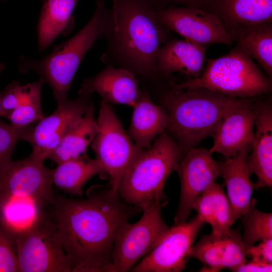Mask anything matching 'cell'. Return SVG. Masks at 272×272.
Listing matches in <instances>:
<instances>
[{
	"instance_id": "cell-1",
	"label": "cell",
	"mask_w": 272,
	"mask_h": 272,
	"mask_svg": "<svg viewBox=\"0 0 272 272\" xmlns=\"http://www.w3.org/2000/svg\"><path fill=\"white\" fill-rule=\"evenodd\" d=\"M51 206V219L74 272H113L117 234L142 212L103 185L91 186L86 198L55 197Z\"/></svg>"
},
{
	"instance_id": "cell-2",
	"label": "cell",
	"mask_w": 272,
	"mask_h": 272,
	"mask_svg": "<svg viewBox=\"0 0 272 272\" xmlns=\"http://www.w3.org/2000/svg\"><path fill=\"white\" fill-rule=\"evenodd\" d=\"M150 0H112L104 36L107 40L106 62L148 78L158 74L156 59L168 40V30Z\"/></svg>"
},
{
	"instance_id": "cell-3",
	"label": "cell",
	"mask_w": 272,
	"mask_h": 272,
	"mask_svg": "<svg viewBox=\"0 0 272 272\" xmlns=\"http://www.w3.org/2000/svg\"><path fill=\"white\" fill-rule=\"evenodd\" d=\"M246 98L203 88L171 89L161 97L168 116L166 131L186 153L212 136L225 116Z\"/></svg>"
},
{
	"instance_id": "cell-4",
	"label": "cell",
	"mask_w": 272,
	"mask_h": 272,
	"mask_svg": "<svg viewBox=\"0 0 272 272\" xmlns=\"http://www.w3.org/2000/svg\"><path fill=\"white\" fill-rule=\"evenodd\" d=\"M185 154L166 130L162 132L124 173L117 189L120 198L143 212L165 206L166 181Z\"/></svg>"
},
{
	"instance_id": "cell-5",
	"label": "cell",
	"mask_w": 272,
	"mask_h": 272,
	"mask_svg": "<svg viewBox=\"0 0 272 272\" xmlns=\"http://www.w3.org/2000/svg\"><path fill=\"white\" fill-rule=\"evenodd\" d=\"M95 12L88 22L76 34L56 47L45 57L34 60L19 59L23 73L33 71L51 88L57 103L67 99L75 74L87 52L104 36L108 10L104 0H96Z\"/></svg>"
},
{
	"instance_id": "cell-6",
	"label": "cell",
	"mask_w": 272,
	"mask_h": 272,
	"mask_svg": "<svg viewBox=\"0 0 272 272\" xmlns=\"http://www.w3.org/2000/svg\"><path fill=\"white\" fill-rule=\"evenodd\" d=\"M206 61L199 77L181 83L170 81L171 88H203L241 98L258 97L271 91V79L238 45L226 55Z\"/></svg>"
},
{
	"instance_id": "cell-7",
	"label": "cell",
	"mask_w": 272,
	"mask_h": 272,
	"mask_svg": "<svg viewBox=\"0 0 272 272\" xmlns=\"http://www.w3.org/2000/svg\"><path fill=\"white\" fill-rule=\"evenodd\" d=\"M98 131L91 147L109 179V186L117 189L124 173L143 149L130 139L110 104L102 99L97 119Z\"/></svg>"
},
{
	"instance_id": "cell-8",
	"label": "cell",
	"mask_w": 272,
	"mask_h": 272,
	"mask_svg": "<svg viewBox=\"0 0 272 272\" xmlns=\"http://www.w3.org/2000/svg\"><path fill=\"white\" fill-rule=\"evenodd\" d=\"M19 272H70L71 261L50 218L41 214L16 237Z\"/></svg>"
},
{
	"instance_id": "cell-9",
	"label": "cell",
	"mask_w": 272,
	"mask_h": 272,
	"mask_svg": "<svg viewBox=\"0 0 272 272\" xmlns=\"http://www.w3.org/2000/svg\"><path fill=\"white\" fill-rule=\"evenodd\" d=\"M161 209L144 211L138 221H128L121 227L112 254L113 272L130 271L163 239L170 227L163 221Z\"/></svg>"
},
{
	"instance_id": "cell-10",
	"label": "cell",
	"mask_w": 272,
	"mask_h": 272,
	"mask_svg": "<svg viewBox=\"0 0 272 272\" xmlns=\"http://www.w3.org/2000/svg\"><path fill=\"white\" fill-rule=\"evenodd\" d=\"M44 161L31 153L24 159L11 160L0 168V204L19 196L33 199L42 208L51 206L55 198L52 170L44 166Z\"/></svg>"
},
{
	"instance_id": "cell-11",
	"label": "cell",
	"mask_w": 272,
	"mask_h": 272,
	"mask_svg": "<svg viewBox=\"0 0 272 272\" xmlns=\"http://www.w3.org/2000/svg\"><path fill=\"white\" fill-rule=\"evenodd\" d=\"M204 223L198 215L189 222L175 223L160 242L130 271H181L191 257L194 241Z\"/></svg>"
},
{
	"instance_id": "cell-12",
	"label": "cell",
	"mask_w": 272,
	"mask_h": 272,
	"mask_svg": "<svg viewBox=\"0 0 272 272\" xmlns=\"http://www.w3.org/2000/svg\"><path fill=\"white\" fill-rule=\"evenodd\" d=\"M91 96L79 91L77 98L58 103L51 115L29 128L22 140L31 144V153L46 159L64 135L82 120L92 102Z\"/></svg>"
},
{
	"instance_id": "cell-13",
	"label": "cell",
	"mask_w": 272,
	"mask_h": 272,
	"mask_svg": "<svg viewBox=\"0 0 272 272\" xmlns=\"http://www.w3.org/2000/svg\"><path fill=\"white\" fill-rule=\"evenodd\" d=\"M212 154L210 149L194 148L186 152L176 166L181 190L175 223L186 221L197 199L220 176L218 162Z\"/></svg>"
},
{
	"instance_id": "cell-14",
	"label": "cell",
	"mask_w": 272,
	"mask_h": 272,
	"mask_svg": "<svg viewBox=\"0 0 272 272\" xmlns=\"http://www.w3.org/2000/svg\"><path fill=\"white\" fill-rule=\"evenodd\" d=\"M159 18L169 31L185 39L206 46L233 42L219 18L205 10L189 7L169 6L158 10Z\"/></svg>"
},
{
	"instance_id": "cell-15",
	"label": "cell",
	"mask_w": 272,
	"mask_h": 272,
	"mask_svg": "<svg viewBox=\"0 0 272 272\" xmlns=\"http://www.w3.org/2000/svg\"><path fill=\"white\" fill-rule=\"evenodd\" d=\"M257 97L247 98L223 118L212 136L211 152L232 157L246 146H252L256 115Z\"/></svg>"
},
{
	"instance_id": "cell-16",
	"label": "cell",
	"mask_w": 272,
	"mask_h": 272,
	"mask_svg": "<svg viewBox=\"0 0 272 272\" xmlns=\"http://www.w3.org/2000/svg\"><path fill=\"white\" fill-rule=\"evenodd\" d=\"M245 248L242 241L240 227L230 228L222 235L211 233L204 235L193 245L191 257L205 266L201 271H218L223 268L230 270L246 262Z\"/></svg>"
},
{
	"instance_id": "cell-17",
	"label": "cell",
	"mask_w": 272,
	"mask_h": 272,
	"mask_svg": "<svg viewBox=\"0 0 272 272\" xmlns=\"http://www.w3.org/2000/svg\"><path fill=\"white\" fill-rule=\"evenodd\" d=\"M271 98L258 100L255 129L251 149L247 158L250 175L257 181L255 188L272 185V104Z\"/></svg>"
},
{
	"instance_id": "cell-18",
	"label": "cell",
	"mask_w": 272,
	"mask_h": 272,
	"mask_svg": "<svg viewBox=\"0 0 272 272\" xmlns=\"http://www.w3.org/2000/svg\"><path fill=\"white\" fill-rule=\"evenodd\" d=\"M79 91L90 95L96 93L109 103L131 107L139 100L143 92L135 75L111 64L94 77L85 79Z\"/></svg>"
},
{
	"instance_id": "cell-19",
	"label": "cell",
	"mask_w": 272,
	"mask_h": 272,
	"mask_svg": "<svg viewBox=\"0 0 272 272\" xmlns=\"http://www.w3.org/2000/svg\"><path fill=\"white\" fill-rule=\"evenodd\" d=\"M205 46L185 39L168 40L157 57L158 73L166 78L175 73L185 74L188 79L198 78L207 59Z\"/></svg>"
},
{
	"instance_id": "cell-20",
	"label": "cell",
	"mask_w": 272,
	"mask_h": 272,
	"mask_svg": "<svg viewBox=\"0 0 272 272\" xmlns=\"http://www.w3.org/2000/svg\"><path fill=\"white\" fill-rule=\"evenodd\" d=\"M251 146L245 147L224 162H218L220 176L224 178L227 187L234 223L247 211L255 188L247 165Z\"/></svg>"
},
{
	"instance_id": "cell-21",
	"label": "cell",
	"mask_w": 272,
	"mask_h": 272,
	"mask_svg": "<svg viewBox=\"0 0 272 272\" xmlns=\"http://www.w3.org/2000/svg\"><path fill=\"white\" fill-rule=\"evenodd\" d=\"M209 12L228 32L244 26L272 23V0H211Z\"/></svg>"
},
{
	"instance_id": "cell-22",
	"label": "cell",
	"mask_w": 272,
	"mask_h": 272,
	"mask_svg": "<svg viewBox=\"0 0 272 272\" xmlns=\"http://www.w3.org/2000/svg\"><path fill=\"white\" fill-rule=\"evenodd\" d=\"M132 107L127 134L139 148L145 149L166 130L168 116L164 108L154 103L145 91Z\"/></svg>"
},
{
	"instance_id": "cell-23",
	"label": "cell",
	"mask_w": 272,
	"mask_h": 272,
	"mask_svg": "<svg viewBox=\"0 0 272 272\" xmlns=\"http://www.w3.org/2000/svg\"><path fill=\"white\" fill-rule=\"evenodd\" d=\"M98 130L94 106L91 102L82 120L64 135L46 159L58 165L86 155L87 150Z\"/></svg>"
},
{
	"instance_id": "cell-24",
	"label": "cell",
	"mask_w": 272,
	"mask_h": 272,
	"mask_svg": "<svg viewBox=\"0 0 272 272\" xmlns=\"http://www.w3.org/2000/svg\"><path fill=\"white\" fill-rule=\"evenodd\" d=\"M233 41L254 59L270 79L272 78V23L240 27L229 31Z\"/></svg>"
},
{
	"instance_id": "cell-25",
	"label": "cell",
	"mask_w": 272,
	"mask_h": 272,
	"mask_svg": "<svg viewBox=\"0 0 272 272\" xmlns=\"http://www.w3.org/2000/svg\"><path fill=\"white\" fill-rule=\"evenodd\" d=\"M96 174L104 177L99 162L86 154L58 164L52 170L51 177L53 184L58 188L71 195L81 196L85 184Z\"/></svg>"
},
{
	"instance_id": "cell-26",
	"label": "cell",
	"mask_w": 272,
	"mask_h": 272,
	"mask_svg": "<svg viewBox=\"0 0 272 272\" xmlns=\"http://www.w3.org/2000/svg\"><path fill=\"white\" fill-rule=\"evenodd\" d=\"M43 6L38 26V44L43 51L72 23V13L78 0H41Z\"/></svg>"
},
{
	"instance_id": "cell-27",
	"label": "cell",
	"mask_w": 272,
	"mask_h": 272,
	"mask_svg": "<svg viewBox=\"0 0 272 272\" xmlns=\"http://www.w3.org/2000/svg\"><path fill=\"white\" fill-rule=\"evenodd\" d=\"M192 209L205 223L212 227V233L222 235L228 233L234 223L231 207L223 188L212 183L197 199Z\"/></svg>"
},
{
	"instance_id": "cell-28",
	"label": "cell",
	"mask_w": 272,
	"mask_h": 272,
	"mask_svg": "<svg viewBox=\"0 0 272 272\" xmlns=\"http://www.w3.org/2000/svg\"><path fill=\"white\" fill-rule=\"evenodd\" d=\"M41 209L30 198L12 197L0 204V223L17 236L38 220Z\"/></svg>"
},
{
	"instance_id": "cell-29",
	"label": "cell",
	"mask_w": 272,
	"mask_h": 272,
	"mask_svg": "<svg viewBox=\"0 0 272 272\" xmlns=\"http://www.w3.org/2000/svg\"><path fill=\"white\" fill-rule=\"evenodd\" d=\"M43 81L23 85L20 102L17 107L5 118L17 127L33 126L44 117L41 106V91Z\"/></svg>"
},
{
	"instance_id": "cell-30",
	"label": "cell",
	"mask_w": 272,
	"mask_h": 272,
	"mask_svg": "<svg viewBox=\"0 0 272 272\" xmlns=\"http://www.w3.org/2000/svg\"><path fill=\"white\" fill-rule=\"evenodd\" d=\"M256 200L251 198L247 211L241 218L244 228L242 241L245 249L256 242L272 239V214L259 211L255 208Z\"/></svg>"
},
{
	"instance_id": "cell-31",
	"label": "cell",
	"mask_w": 272,
	"mask_h": 272,
	"mask_svg": "<svg viewBox=\"0 0 272 272\" xmlns=\"http://www.w3.org/2000/svg\"><path fill=\"white\" fill-rule=\"evenodd\" d=\"M30 127H20L0 120V168L10 162L16 145Z\"/></svg>"
},
{
	"instance_id": "cell-32",
	"label": "cell",
	"mask_w": 272,
	"mask_h": 272,
	"mask_svg": "<svg viewBox=\"0 0 272 272\" xmlns=\"http://www.w3.org/2000/svg\"><path fill=\"white\" fill-rule=\"evenodd\" d=\"M16 236L0 223V272H19Z\"/></svg>"
},
{
	"instance_id": "cell-33",
	"label": "cell",
	"mask_w": 272,
	"mask_h": 272,
	"mask_svg": "<svg viewBox=\"0 0 272 272\" xmlns=\"http://www.w3.org/2000/svg\"><path fill=\"white\" fill-rule=\"evenodd\" d=\"M22 86L20 82L14 81L0 92L3 117H6L18 106L22 94Z\"/></svg>"
},
{
	"instance_id": "cell-34",
	"label": "cell",
	"mask_w": 272,
	"mask_h": 272,
	"mask_svg": "<svg viewBox=\"0 0 272 272\" xmlns=\"http://www.w3.org/2000/svg\"><path fill=\"white\" fill-rule=\"evenodd\" d=\"M245 251L252 260L272 263V239L262 240L258 245L246 248Z\"/></svg>"
},
{
	"instance_id": "cell-35",
	"label": "cell",
	"mask_w": 272,
	"mask_h": 272,
	"mask_svg": "<svg viewBox=\"0 0 272 272\" xmlns=\"http://www.w3.org/2000/svg\"><path fill=\"white\" fill-rule=\"evenodd\" d=\"M158 9L159 5H181L209 11L211 0H150Z\"/></svg>"
},
{
	"instance_id": "cell-36",
	"label": "cell",
	"mask_w": 272,
	"mask_h": 272,
	"mask_svg": "<svg viewBox=\"0 0 272 272\" xmlns=\"http://www.w3.org/2000/svg\"><path fill=\"white\" fill-rule=\"evenodd\" d=\"M234 272H269L272 271V264L251 260L246 262L231 270Z\"/></svg>"
},
{
	"instance_id": "cell-37",
	"label": "cell",
	"mask_w": 272,
	"mask_h": 272,
	"mask_svg": "<svg viewBox=\"0 0 272 272\" xmlns=\"http://www.w3.org/2000/svg\"><path fill=\"white\" fill-rule=\"evenodd\" d=\"M5 68V66L4 64L0 62V73L4 70ZM3 117L2 116V107H1V100H0V120L1 118Z\"/></svg>"
}]
</instances>
